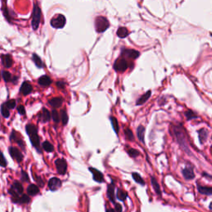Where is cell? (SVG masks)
Listing matches in <instances>:
<instances>
[{
	"label": "cell",
	"instance_id": "7dc6e473",
	"mask_svg": "<svg viewBox=\"0 0 212 212\" xmlns=\"http://www.w3.org/2000/svg\"><path fill=\"white\" fill-rule=\"evenodd\" d=\"M3 2H4V1H5V0H3Z\"/></svg>",
	"mask_w": 212,
	"mask_h": 212
},
{
	"label": "cell",
	"instance_id": "ba28073f",
	"mask_svg": "<svg viewBox=\"0 0 212 212\" xmlns=\"http://www.w3.org/2000/svg\"><path fill=\"white\" fill-rule=\"evenodd\" d=\"M9 154L12 158L15 159L18 163H21L23 159V155L22 154V152H20L17 147H9Z\"/></svg>",
	"mask_w": 212,
	"mask_h": 212
},
{
	"label": "cell",
	"instance_id": "9c48e42d",
	"mask_svg": "<svg viewBox=\"0 0 212 212\" xmlns=\"http://www.w3.org/2000/svg\"><path fill=\"white\" fill-rule=\"evenodd\" d=\"M61 186V181L57 177H52L48 182V187L51 190H57Z\"/></svg>",
	"mask_w": 212,
	"mask_h": 212
},
{
	"label": "cell",
	"instance_id": "1f68e13d",
	"mask_svg": "<svg viewBox=\"0 0 212 212\" xmlns=\"http://www.w3.org/2000/svg\"><path fill=\"white\" fill-rule=\"evenodd\" d=\"M61 120L62 124L64 125H65L68 123V114H67L66 111L64 110V109H62L61 111Z\"/></svg>",
	"mask_w": 212,
	"mask_h": 212
},
{
	"label": "cell",
	"instance_id": "e0dca14e",
	"mask_svg": "<svg viewBox=\"0 0 212 212\" xmlns=\"http://www.w3.org/2000/svg\"><path fill=\"white\" fill-rule=\"evenodd\" d=\"M48 103H49L50 105L54 107V108H59L62 104L63 99L61 97H55V98L49 100Z\"/></svg>",
	"mask_w": 212,
	"mask_h": 212
},
{
	"label": "cell",
	"instance_id": "4316f807",
	"mask_svg": "<svg viewBox=\"0 0 212 212\" xmlns=\"http://www.w3.org/2000/svg\"><path fill=\"white\" fill-rule=\"evenodd\" d=\"M12 188L14 189L15 191H16L18 194H22L23 192V188H22V186L18 182H14V185L12 186Z\"/></svg>",
	"mask_w": 212,
	"mask_h": 212
},
{
	"label": "cell",
	"instance_id": "7bdbcfd3",
	"mask_svg": "<svg viewBox=\"0 0 212 212\" xmlns=\"http://www.w3.org/2000/svg\"><path fill=\"white\" fill-rule=\"evenodd\" d=\"M18 113L20 114H22V115H24L25 114V109L24 107L22 105H19L18 107Z\"/></svg>",
	"mask_w": 212,
	"mask_h": 212
},
{
	"label": "cell",
	"instance_id": "7a4b0ae2",
	"mask_svg": "<svg viewBox=\"0 0 212 212\" xmlns=\"http://www.w3.org/2000/svg\"><path fill=\"white\" fill-rule=\"evenodd\" d=\"M26 131H27V134L29 136V139H30V141L32 143V144H33V146L40 153L41 152V149H40V139H39V137H38L37 130V128L35 127V125L27 124L26 126Z\"/></svg>",
	"mask_w": 212,
	"mask_h": 212
},
{
	"label": "cell",
	"instance_id": "4dcf8cb0",
	"mask_svg": "<svg viewBox=\"0 0 212 212\" xmlns=\"http://www.w3.org/2000/svg\"><path fill=\"white\" fill-rule=\"evenodd\" d=\"M116 196H117V198L119 199V200L124 201L125 199L127 198L128 193H127V192H125V191H124L123 190H118L117 195H116Z\"/></svg>",
	"mask_w": 212,
	"mask_h": 212
},
{
	"label": "cell",
	"instance_id": "7c38bea8",
	"mask_svg": "<svg viewBox=\"0 0 212 212\" xmlns=\"http://www.w3.org/2000/svg\"><path fill=\"white\" fill-rule=\"evenodd\" d=\"M90 171H91V173H92V175H93V177H94V180H95V182H104L103 174H102V173H101L100 171H99V170L90 167Z\"/></svg>",
	"mask_w": 212,
	"mask_h": 212
},
{
	"label": "cell",
	"instance_id": "bcb514c9",
	"mask_svg": "<svg viewBox=\"0 0 212 212\" xmlns=\"http://www.w3.org/2000/svg\"><path fill=\"white\" fill-rule=\"evenodd\" d=\"M209 208H210V210H212V202H211V203H210V205Z\"/></svg>",
	"mask_w": 212,
	"mask_h": 212
},
{
	"label": "cell",
	"instance_id": "7402d4cb",
	"mask_svg": "<svg viewBox=\"0 0 212 212\" xmlns=\"http://www.w3.org/2000/svg\"><path fill=\"white\" fill-rule=\"evenodd\" d=\"M151 182H152V187H153V189H154V190H155V192L157 193V195L161 196V195H162V192H161L160 186H159V184H158V182H157V180H156L154 177H151Z\"/></svg>",
	"mask_w": 212,
	"mask_h": 212
},
{
	"label": "cell",
	"instance_id": "836d02e7",
	"mask_svg": "<svg viewBox=\"0 0 212 212\" xmlns=\"http://www.w3.org/2000/svg\"><path fill=\"white\" fill-rule=\"evenodd\" d=\"M185 116L186 117L187 120H191L197 118V115H196V114H195L192 110H190V109H189V110H187V111H186Z\"/></svg>",
	"mask_w": 212,
	"mask_h": 212
},
{
	"label": "cell",
	"instance_id": "44dd1931",
	"mask_svg": "<svg viewBox=\"0 0 212 212\" xmlns=\"http://www.w3.org/2000/svg\"><path fill=\"white\" fill-rule=\"evenodd\" d=\"M129 34L128 30L124 27H120L117 30V36L120 38H125Z\"/></svg>",
	"mask_w": 212,
	"mask_h": 212
},
{
	"label": "cell",
	"instance_id": "9a60e30c",
	"mask_svg": "<svg viewBox=\"0 0 212 212\" xmlns=\"http://www.w3.org/2000/svg\"><path fill=\"white\" fill-rule=\"evenodd\" d=\"M197 189H198L199 192L202 195H206V196H212V187L210 186H197Z\"/></svg>",
	"mask_w": 212,
	"mask_h": 212
},
{
	"label": "cell",
	"instance_id": "ac0fdd59",
	"mask_svg": "<svg viewBox=\"0 0 212 212\" xmlns=\"http://www.w3.org/2000/svg\"><path fill=\"white\" fill-rule=\"evenodd\" d=\"M107 196L109 201L114 203L115 202V196H114V183H111L110 185L108 186V190H107Z\"/></svg>",
	"mask_w": 212,
	"mask_h": 212
},
{
	"label": "cell",
	"instance_id": "277c9868",
	"mask_svg": "<svg viewBox=\"0 0 212 212\" xmlns=\"http://www.w3.org/2000/svg\"><path fill=\"white\" fill-rule=\"evenodd\" d=\"M41 8H39V6L35 3L34 7H33V15H32V27H33V30H37L39 27L40 22H41Z\"/></svg>",
	"mask_w": 212,
	"mask_h": 212
},
{
	"label": "cell",
	"instance_id": "6da1fadb",
	"mask_svg": "<svg viewBox=\"0 0 212 212\" xmlns=\"http://www.w3.org/2000/svg\"><path fill=\"white\" fill-rule=\"evenodd\" d=\"M186 132L184 129V128L182 127V125H177V126H174V134L176 138H177V143H179L182 149L184 150L186 153L190 154V148L187 144V141H186Z\"/></svg>",
	"mask_w": 212,
	"mask_h": 212
},
{
	"label": "cell",
	"instance_id": "60d3db41",
	"mask_svg": "<svg viewBox=\"0 0 212 212\" xmlns=\"http://www.w3.org/2000/svg\"><path fill=\"white\" fill-rule=\"evenodd\" d=\"M1 166L3 167H5L7 166V162H6L5 158H4L3 153H1Z\"/></svg>",
	"mask_w": 212,
	"mask_h": 212
},
{
	"label": "cell",
	"instance_id": "f546056e",
	"mask_svg": "<svg viewBox=\"0 0 212 212\" xmlns=\"http://www.w3.org/2000/svg\"><path fill=\"white\" fill-rule=\"evenodd\" d=\"M42 148H43L45 151H46V152H52V151L54 150V147L52 146V144L47 141L44 142L43 143H42Z\"/></svg>",
	"mask_w": 212,
	"mask_h": 212
},
{
	"label": "cell",
	"instance_id": "f1b7e54d",
	"mask_svg": "<svg viewBox=\"0 0 212 212\" xmlns=\"http://www.w3.org/2000/svg\"><path fill=\"white\" fill-rule=\"evenodd\" d=\"M110 121H111L112 126H113V128H114V132L116 133V134L119 133V130H120V126H119V124H118V121L116 120V118L114 117H110Z\"/></svg>",
	"mask_w": 212,
	"mask_h": 212
},
{
	"label": "cell",
	"instance_id": "8992f818",
	"mask_svg": "<svg viewBox=\"0 0 212 212\" xmlns=\"http://www.w3.org/2000/svg\"><path fill=\"white\" fill-rule=\"evenodd\" d=\"M55 165H56V167H57V172L59 174H65L66 170H67V163H66V162L64 159H62V158L57 159L56 162H55Z\"/></svg>",
	"mask_w": 212,
	"mask_h": 212
},
{
	"label": "cell",
	"instance_id": "d590c367",
	"mask_svg": "<svg viewBox=\"0 0 212 212\" xmlns=\"http://www.w3.org/2000/svg\"><path fill=\"white\" fill-rule=\"evenodd\" d=\"M2 76H3V79L6 82L11 81L12 76H11V74L9 73L8 71H3V73H2Z\"/></svg>",
	"mask_w": 212,
	"mask_h": 212
},
{
	"label": "cell",
	"instance_id": "83f0119b",
	"mask_svg": "<svg viewBox=\"0 0 212 212\" xmlns=\"http://www.w3.org/2000/svg\"><path fill=\"white\" fill-rule=\"evenodd\" d=\"M8 109H9V108L7 106L6 104H2V106H1V113H2L3 117L8 118L10 116V113H9Z\"/></svg>",
	"mask_w": 212,
	"mask_h": 212
},
{
	"label": "cell",
	"instance_id": "8d00e7d4",
	"mask_svg": "<svg viewBox=\"0 0 212 212\" xmlns=\"http://www.w3.org/2000/svg\"><path fill=\"white\" fill-rule=\"evenodd\" d=\"M52 120H53V121H54L55 123H58L60 121V116H59V114H58V112H57L56 109L52 110Z\"/></svg>",
	"mask_w": 212,
	"mask_h": 212
},
{
	"label": "cell",
	"instance_id": "f35d334b",
	"mask_svg": "<svg viewBox=\"0 0 212 212\" xmlns=\"http://www.w3.org/2000/svg\"><path fill=\"white\" fill-rule=\"evenodd\" d=\"M128 154H129V156L133 157V158H137V157L139 155V151L136 149H134V148H130V149L128 151Z\"/></svg>",
	"mask_w": 212,
	"mask_h": 212
},
{
	"label": "cell",
	"instance_id": "74e56055",
	"mask_svg": "<svg viewBox=\"0 0 212 212\" xmlns=\"http://www.w3.org/2000/svg\"><path fill=\"white\" fill-rule=\"evenodd\" d=\"M124 132H125V136H126V138H127L128 140H129V141L133 140V133H132V131H131L129 128H126Z\"/></svg>",
	"mask_w": 212,
	"mask_h": 212
},
{
	"label": "cell",
	"instance_id": "ffe728a7",
	"mask_svg": "<svg viewBox=\"0 0 212 212\" xmlns=\"http://www.w3.org/2000/svg\"><path fill=\"white\" fill-rule=\"evenodd\" d=\"M150 96H151V90H148L147 93H145L144 95H142L141 97L137 100L136 104L137 105H142V104H143L150 98Z\"/></svg>",
	"mask_w": 212,
	"mask_h": 212
},
{
	"label": "cell",
	"instance_id": "b9f144b4",
	"mask_svg": "<svg viewBox=\"0 0 212 212\" xmlns=\"http://www.w3.org/2000/svg\"><path fill=\"white\" fill-rule=\"evenodd\" d=\"M22 180L24 181V182H28L29 181V177L27 176V174L25 172V171H22Z\"/></svg>",
	"mask_w": 212,
	"mask_h": 212
},
{
	"label": "cell",
	"instance_id": "d4e9b609",
	"mask_svg": "<svg viewBox=\"0 0 212 212\" xmlns=\"http://www.w3.org/2000/svg\"><path fill=\"white\" fill-rule=\"evenodd\" d=\"M41 119L42 122H48V121L51 120V114H50V112L46 109H42Z\"/></svg>",
	"mask_w": 212,
	"mask_h": 212
},
{
	"label": "cell",
	"instance_id": "5b68a950",
	"mask_svg": "<svg viewBox=\"0 0 212 212\" xmlns=\"http://www.w3.org/2000/svg\"><path fill=\"white\" fill-rule=\"evenodd\" d=\"M51 26L54 28H63L65 25V18L62 14H57L51 19Z\"/></svg>",
	"mask_w": 212,
	"mask_h": 212
},
{
	"label": "cell",
	"instance_id": "e575fe53",
	"mask_svg": "<svg viewBox=\"0 0 212 212\" xmlns=\"http://www.w3.org/2000/svg\"><path fill=\"white\" fill-rule=\"evenodd\" d=\"M18 202L19 203H21V204H27V203L30 202V198H29V196H27V195H22V196L19 198Z\"/></svg>",
	"mask_w": 212,
	"mask_h": 212
},
{
	"label": "cell",
	"instance_id": "f6af8a7d",
	"mask_svg": "<svg viewBox=\"0 0 212 212\" xmlns=\"http://www.w3.org/2000/svg\"><path fill=\"white\" fill-rule=\"evenodd\" d=\"M57 86L59 88H61V89H63V88L65 87V83L64 82H62V81H61V82H57Z\"/></svg>",
	"mask_w": 212,
	"mask_h": 212
},
{
	"label": "cell",
	"instance_id": "cb8c5ba5",
	"mask_svg": "<svg viewBox=\"0 0 212 212\" xmlns=\"http://www.w3.org/2000/svg\"><path fill=\"white\" fill-rule=\"evenodd\" d=\"M144 132H145V128L143 126H139V128H137V135H138V138L142 143L144 142Z\"/></svg>",
	"mask_w": 212,
	"mask_h": 212
},
{
	"label": "cell",
	"instance_id": "8fae6325",
	"mask_svg": "<svg viewBox=\"0 0 212 212\" xmlns=\"http://www.w3.org/2000/svg\"><path fill=\"white\" fill-rule=\"evenodd\" d=\"M122 55L126 57L131 58V59H136V58H138L139 57L140 53L138 51H136V50L125 49L123 50Z\"/></svg>",
	"mask_w": 212,
	"mask_h": 212
},
{
	"label": "cell",
	"instance_id": "30bf717a",
	"mask_svg": "<svg viewBox=\"0 0 212 212\" xmlns=\"http://www.w3.org/2000/svg\"><path fill=\"white\" fill-rule=\"evenodd\" d=\"M182 175L186 180H192L195 178V173H194L193 167L191 166L186 167L182 170Z\"/></svg>",
	"mask_w": 212,
	"mask_h": 212
},
{
	"label": "cell",
	"instance_id": "ab89813d",
	"mask_svg": "<svg viewBox=\"0 0 212 212\" xmlns=\"http://www.w3.org/2000/svg\"><path fill=\"white\" fill-rule=\"evenodd\" d=\"M6 104H7V106L9 109H14L15 106H16V100H8L6 103Z\"/></svg>",
	"mask_w": 212,
	"mask_h": 212
},
{
	"label": "cell",
	"instance_id": "5bb4252c",
	"mask_svg": "<svg viewBox=\"0 0 212 212\" xmlns=\"http://www.w3.org/2000/svg\"><path fill=\"white\" fill-rule=\"evenodd\" d=\"M208 135H209V132L206 129V128H201L198 130V136L200 139V143L203 144L208 139Z\"/></svg>",
	"mask_w": 212,
	"mask_h": 212
},
{
	"label": "cell",
	"instance_id": "d6a6232c",
	"mask_svg": "<svg viewBox=\"0 0 212 212\" xmlns=\"http://www.w3.org/2000/svg\"><path fill=\"white\" fill-rule=\"evenodd\" d=\"M132 176H133V178L134 179V181H135L136 182H138V183H139V184H141V185H143V186L145 184L143 179L142 178V177L139 174H138V173H136V172H133Z\"/></svg>",
	"mask_w": 212,
	"mask_h": 212
},
{
	"label": "cell",
	"instance_id": "603a6c76",
	"mask_svg": "<svg viewBox=\"0 0 212 212\" xmlns=\"http://www.w3.org/2000/svg\"><path fill=\"white\" fill-rule=\"evenodd\" d=\"M38 192H39V188H38L37 186L32 184L27 187V193L30 196H35Z\"/></svg>",
	"mask_w": 212,
	"mask_h": 212
},
{
	"label": "cell",
	"instance_id": "ee69618b",
	"mask_svg": "<svg viewBox=\"0 0 212 212\" xmlns=\"http://www.w3.org/2000/svg\"><path fill=\"white\" fill-rule=\"evenodd\" d=\"M115 208H114V210H116V211H118V212H120V211H122L123 210V208H122V206H120V204H115Z\"/></svg>",
	"mask_w": 212,
	"mask_h": 212
},
{
	"label": "cell",
	"instance_id": "484cf974",
	"mask_svg": "<svg viewBox=\"0 0 212 212\" xmlns=\"http://www.w3.org/2000/svg\"><path fill=\"white\" fill-rule=\"evenodd\" d=\"M33 61L38 68H42V67H43V63L41 61V58L38 57L37 54L33 55Z\"/></svg>",
	"mask_w": 212,
	"mask_h": 212
},
{
	"label": "cell",
	"instance_id": "4fadbf2b",
	"mask_svg": "<svg viewBox=\"0 0 212 212\" xmlns=\"http://www.w3.org/2000/svg\"><path fill=\"white\" fill-rule=\"evenodd\" d=\"M1 58H2V63H3L4 67L9 68V67H11L12 65H13L14 61H13V59H12L10 55H2Z\"/></svg>",
	"mask_w": 212,
	"mask_h": 212
},
{
	"label": "cell",
	"instance_id": "d6986e66",
	"mask_svg": "<svg viewBox=\"0 0 212 212\" xmlns=\"http://www.w3.org/2000/svg\"><path fill=\"white\" fill-rule=\"evenodd\" d=\"M38 84L41 86H48L52 84V80L49 76H42L38 79Z\"/></svg>",
	"mask_w": 212,
	"mask_h": 212
},
{
	"label": "cell",
	"instance_id": "2e32d148",
	"mask_svg": "<svg viewBox=\"0 0 212 212\" xmlns=\"http://www.w3.org/2000/svg\"><path fill=\"white\" fill-rule=\"evenodd\" d=\"M33 90V87L28 82H23L22 84V86H21V89H20V91L22 93V95H27L28 94H30Z\"/></svg>",
	"mask_w": 212,
	"mask_h": 212
},
{
	"label": "cell",
	"instance_id": "52a82bcc",
	"mask_svg": "<svg viewBox=\"0 0 212 212\" xmlns=\"http://www.w3.org/2000/svg\"><path fill=\"white\" fill-rule=\"evenodd\" d=\"M128 68V62L124 59H117L114 64V69L116 71L124 72Z\"/></svg>",
	"mask_w": 212,
	"mask_h": 212
},
{
	"label": "cell",
	"instance_id": "3957f363",
	"mask_svg": "<svg viewBox=\"0 0 212 212\" xmlns=\"http://www.w3.org/2000/svg\"><path fill=\"white\" fill-rule=\"evenodd\" d=\"M95 30L97 33H104L109 27V22L105 17L98 16L95 21Z\"/></svg>",
	"mask_w": 212,
	"mask_h": 212
}]
</instances>
